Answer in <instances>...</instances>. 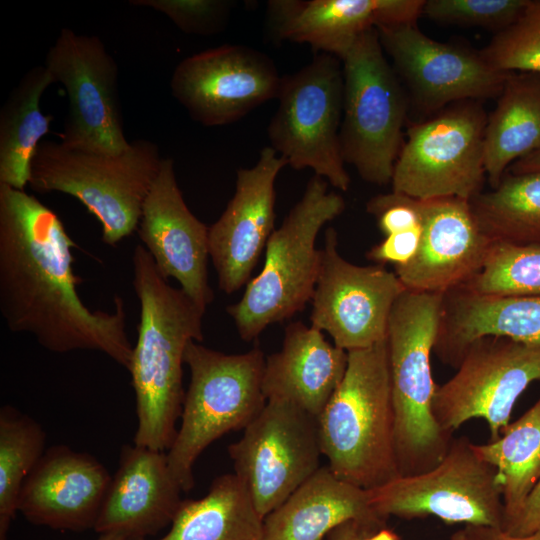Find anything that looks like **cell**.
Wrapping results in <instances>:
<instances>
[{
	"instance_id": "6da1fadb",
	"label": "cell",
	"mask_w": 540,
	"mask_h": 540,
	"mask_svg": "<svg viewBox=\"0 0 540 540\" xmlns=\"http://www.w3.org/2000/svg\"><path fill=\"white\" fill-rule=\"evenodd\" d=\"M73 247L53 210L0 183V312L8 329L54 353L101 352L128 370L133 346L124 301L115 295L113 312L84 304Z\"/></svg>"
},
{
	"instance_id": "7a4b0ae2",
	"label": "cell",
	"mask_w": 540,
	"mask_h": 540,
	"mask_svg": "<svg viewBox=\"0 0 540 540\" xmlns=\"http://www.w3.org/2000/svg\"><path fill=\"white\" fill-rule=\"evenodd\" d=\"M132 284L140 304L130 367L136 397L133 444L167 452L177 434L185 397V350L203 340L205 311L162 276L142 244L132 254Z\"/></svg>"
},
{
	"instance_id": "3957f363",
	"label": "cell",
	"mask_w": 540,
	"mask_h": 540,
	"mask_svg": "<svg viewBox=\"0 0 540 540\" xmlns=\"http://www.w3.org/2000/svg\"><path fill=\"white\" fill-rule=\"evenodd\" d=\"M334 474L365 490L400 476L387 340L348 351L345 375L318 417Z\"/></svg>"
},
{
	"instance_id": "277c9868",
	"label": "cell",
	"mask_w": 540,
	"mask_h": 540,
	"mask_svg": "<svg viewBox=\"0 0 540 540\" xmlns=\"http://www.w3.org/2000/svg\"><path fill=\"white\" fill-rule=\"evenodd\" d=\"M443 296L407 289L395 302L389 317L386 340L400 475L432 469L443 459L453 440L442 431L432 413L437 386L431 353Z\"/></svg>"
},
{
	"instance_id": "5b68a950",
	"label": "cell",
	"mask_w": 540,
	"mask_h": 540,
	"mask_svg": "<svg viewBox=\"0 0 540 540\" xmlns=\"http://www.w3.org/2000/svg\"><path fill=\"white\" fill-rule=\"evenodd\" d=\"M162 159L149 140L137 139L121 153L71 149L42 141L31 162L28 185L78 199L96 217L102 241L115 246L138 228L145 198Z\"/></svg>"
},
{
	"instance_id": "8992f818",
	"label": "cell",
	"mask_w": 540,
	"mask_h": 540,
	"mask_svg": "<svg viewBox=\"0 0 540 540\" xmlns=\"http://www.w3.org/2000/svg\"><path fill=\"white\" fill-rule=\"evenodd\" d=\"M327 187L317 175L308 181L301 199L270 236L260 273L249 281L239 302L227 307L244 341L303 310L312 299L320 267L317 235L345 209L343 197Z\"/></svg>"
},
{
	"instance_id": "52a82bcc",
	"label": "cell",
	"mask_w": 540,
	"mask_h": 540,
	"mask_svg": "<svg viewBox=\"0 0 540 540\" xmlns=\"http://www.w3.org/2000/svg\"><path fill=\"white\" fill-rule=\"evenodd\" d=\"M265 357L259 347L225 354L191 341L184 355L190 369L181 423L168 465L183 492L194 486L193 467L201 453L231 431L245 429L262 411Z\"/></svg>"
},
{
	"instance_id": "ba28073f",
	"label": "cell",
	"mask_w": 540,
	"mask_h": 540,
	"mask_svg": "<svg viewBox=\"0 0 540 540\" xmlns=\"http://www.w3.org/2000/svg\"><path fill=\"white\" fill-rule=\"evenodd\" d=\"M344 77L340 145L343 160L369 183H391L402 147L407 95L387 61L376 28L341 60Z\"/></svg>"
},
{
	"instance_id": "9c48e42d",
	"label": "cell",
	"mask_w": 540,
	"mask_h": 540,
	"mask_svg": "<svg viewBox=\"0 0 540 540\" xmlns=\"http://www.w3.org/2000/svg\"><path fill=\"white\" fill-rule=\"evenodd\" d=\"M278 106L267 134L270 147L296 170L310 168L347 191L351 179L341 153L344 77L339 58L318 53L293 74L282 76Z\"/></svg>"
},
{
	"instance_id": "30bf717a",
	"label": "cell",
	"mask_w": 540,
	"mask_h": 540,
	"mask_svg": "<svg viewBox=\"0 0 540 540\" xmlns=\"http://www.w3.org/2000/svg\"><path fill=\"white\" fill-rule=\"evenodd\" d=\"M487 118L480 101L466 100L412 124L392 175V191L417 199L470 201L486 180Z\"/></svg>"
},
{
	"instance_id": "8fae6325",
	"label": "cell",
	"mask_w": 540,
	"mask_h": 540,
	"mask_svg": "<svg viewBox=\"0 0 540 540\" xmlns=\"http://www.w3.org/2000/svg\"><path fill=\"white\" fill-rule=\"evenodd\" d=\"M373 509L385 520L434 516L445 523L502 528L504 505L497 470L476 453L467 437L453 439L432 469L400 475L367 490Z\"/></svg>"
},
{
	"instance_id": "7c38bea8",
	"label": "cell",
	"mask_w": 540,
	"mask_h": 540,
	"mask_svg": "<svg viewBox=\"0 0 540 540\" xmlns=\"http://www.w3.org/2000/svg\"><path fill=\"white\" fill-rule=\"evenodd\" d=\"M228 453L265 518L320 468L318 420L290 402L267 400Z\"/></svg>"
},
{
	"instance_id": "4fadbf2b",
	"label": "cell",
	"mask_w": 540,
	"mask_h": 540,
	"mask_svg": "<svg viewBox=\"0 0 540 540\" xmlns=\"http://www.w3.org/2000/svg\"><path fill=\"white\" fill-rule=\"evenodd\" d=\"M456 369L448 381L437 386L432 402L436 422L452 436L468 420L482 418L494 441L510 424L521 394L540 381V348L485 337L466 349Z\"/></svg>"
},
{
	"instance_id": "5bb4252c",
	"label": "cell",
	"mask_w": 540,
	"mask_h": 540,
	"mask_svg": "<svg viewBox=\"0 0 540 540\" xmlns=\"http://www.w3.org/2000/svg\"><path fill=\"white\" fill-rule=\"evenodd\" d=\"M44 66L68 97L61 144L110 154L129 148L119 106L118 66L100 38L63 28Z\"/></svg>"
},
{
	"instance_id": "9a60e30c",
	"label": "cell",
	"mask_w": 540,
	"mask_h": 540,
	"mask_svg": "<svg viewBox=\"0 0 540 540\" xmlns=\"http://www.w3.org/2000/svg\"><path fill=\"white\" fill-rule=\"evenodd\" d=\"M337 245V232L329 227L320 249L311 325L348 352L386 339L392 308L407 288L383 265L359 266L347 261Z\"/></svg>"
},
{
	"instance_id": "2e32d148",
	"label": "cell",
	"mask_w": 540,
	"mask_h": 540,
	"mask_svg": "<svg viewBox=\"0 0 540 540\" xmlns=\"http://www.w3.org/2000/svg\"><path fill=\"white\" fill-rule=\"evenodd\" d=\"M393 69L424 113L457 102L499 97L509 72L492 67L480 51L436 41L416 22L376 28Z\"/></svg>"
},
{
	"instance_id": "e0dca14e",
	"label": "cell",
	"mask_w": 540,
	"mask_h": 540,
	"mask_svg": "<svg viewBox=\"0 0 540 540\" xmlns=\"http://www.w3.org/2000/svg\"><path fill=\"white\" fill-rule=\"evenodd\" d=\"M281 80L265 53L246 45L225 44L179 62L170 89L193 120L213 127L236 122L277 98Z\"/></svg>"
},
{
	"instance_id": "ac0fdd59",
	"label": "cell",
	"mask_w": 540,
	"mask_h": 540,
	"mask_svg": "<svg viewBox=\"0 0 540 540\" xmlns=\"http://www.w3.org/2000/svg\"><path fill=\"white\" fill-rule=\"evenodd\" d=\"M286 165L275 150L264 147L253 167L237 171L234 195L209 227V255L226 294L248 281L275 230V182Z\"/></svg>"
},
{
	"instance_id": "d6986e66",
	"label": "cell",
	"mask_w": 540,
	"mask_h": 540,
	"mask_svg": "<svg viewBox=\"0 0 540 540\" xmlns=\"http://www.w3.org/2000/svg\"><path fill=\"white\" fill-rule=\"evenodd\" d=\"M137 232L159 272L172 277L203 311L213 301L208 283L209 227L186 205L174 161L163 158L143 203Z\"/></svg>"
},
{
	"instance_id": "ffe728a7",
	"label": "cell",
	"mask_w": 540,
	"mask_h": 540,
	"mask_svg": "<svg viewBox=\"0 0 540 540\" xmlns=\"http://www.w3.org/2000/svg\"><path fill=\"white\" fill-rule=\"evenodd\" d=\"M414 199L422 221L420 247L394 272L408 290L445 294L482 269L493 241L481 230L468 200Z\"/></svg>"
},
{
	"instance_id": "44dd1931",
	"label": "cell",
	"mask_w": 540,
	"mask_h": 540,
	"mask_svg": "<svg viewBox=\"0 0 540 540\" xmlns=\"http://www.w3.org/2000/svg\"><path fill=\"white\" fill-rule=\"evenodd\" d=\"M111 480L93 455L51 446L24 481L18 512L34 525L55 530L94 529Z\"/></svg>"
},
{
	"instance_id": "7402d4cb",
	"label": "cell",
	"mask_w": 540,
	"mask_h": 540,
	"mask_svg": "<svg viewBox=\"0 0 540 540\" xmlns=\"http://www.w3.org/2000/svg\"><path fill=\"white\" fill-rule=\"evenodd\" d=\"M423 5L424 0H271L266 12L276 40L306 43L342 60L363 33L416 22Z\"/></svg>"
},
{
	"instance_id": "603a6c76",
	"label": "cell",
	"mask_w": 540,
	"mask_h": 540,
	"mask_svg": "<svg viewBox=\"0 0 540 540\" xmlns=\"http://www.w3.org/2000/svg\"><path fill=\"white\" fill-rule=\"evenodd\" d=\"M182 492L166 452L133 443L123 445L93 530L145 540L171 525L183 501Z\"/></svg>"
},
{
	"instance_id": "cb8c5ba5",
	"label": "cell",
	"mask_w": 540,
	"mask_h": 540,
	"mask_svg": "<svg viewBox=\"0 0 540 540\" xmlns=\"http://www.w3.org/2000/svg\"><path fill=\"white\" fill-rule=\"evenodd\" d=\"M485 337L540 348V294L482 295L461 287L446 292L434 346L438 358L457 368L466 349Z\"/></svg>"
},
{
	"instance_id": "d4e9b609",
	"label": "cell",
	"mask_w": 540,
	"mask_h": 540,
	"mask_svg": "<svg viewBox=\"0 0 540 540\" xmlns=\"http://www.w3.org/2000/svg\"><path fill=\"white\" fill-rule=\"evenodd\" d=\"M347 363L348 352L328 342L322 331L300 321L290 323L281 349L265 360L263 393L267 400L290 402L318 419Z\"/></svg>"
},
{
	"instance_id": "484cf974",
	"label": "cell",
	"mask_w": 540,
	"mask_h": 540,
	"mask_svg": "<svg viewBox=\"0 0 540 540\" xmlns=\"http://www.w3.org/2000/svg\"><path fill=\"white\" fill-rule=\"evenodd\" d=\"M349 521L372 532L386 522L373 509L367 490L341 479L327 465L264 518L263 540H327Z\"/></svg>"
},
{
	"instance_id": "4316f807",
	"label": "cell",
	"mask_w": 540,
	"mask_h": 540,
	"mask_svg": "<svg viewBox=\"0 0 540 540\" xmlns=\"http://www.w3.org/2000/svg\"><path fill=\"white\" fill-rule=\"evenodd\" d=\"M540 148V74L509 72L484 139L486 180L495 188L517 160Z\"/></svg>"
},
{
	"instance_id": "83f0119b",
	"label": "cell",
	"mask_w": 540,
	"mask_h": 540,
	"mask_svg": "<svg viewBox=\"0 0 540 540\" xmlns=\"http://www.w3.org/2000/svg\"><path fill=\"white\" fill-rule=\"evenodd\" d=\"M264 518L234 474L215 478L208 493L183 500L169 531L157 540H263Z\"/></svg>"
},
{
	"instance_id": "f1b7e54d",
	"label": "cell",
	"mask_w": 540,
	"mask_h": 540,
	"mask_svg": "<svg viewBox=\"0 0 540 540\" xmlns=\"http://www.w3.org/2000/svg\"><path fill=\"white\" fill-rule=\"evenodd\" d=\"M54 79L43 66L31 68L0 110V183L24 190L31 162L53 117L40 109V99Z\"/></svg>"
},
{
	"instance_id": "f546056e",
	"label": "cell",
	"mask_w": 540,
	"mask_h": 540,
	"mask_svg": "<svg viewBox=\"0 0 540 540\" xmlns=\"http://www.w3.org/2000/svg\"><path fill=\"white\" fill-rule=\"evenodd\" d=\"M474 449L498 472L504 525L518 514L540 478V399L497 440L474 443Z\"/></svg>"
},
{
	"instance_id": "4dcf8cb0",
	"label": "cell",
	"mask_w": 540,
	"mask_h": 540,
	"mask_svg": "<svg viewBox=\"0 0 540 540\" xmlns=\"http://www.w3.org/2000/svg\"><path fill=\"white\" fill-rule=\"evenodd\" d=\"M469 202L493 242L540 246V172L506 173L495 188Z\"/></svg>"
},
{
	"instance_id": "1f68e13d",
	"label": "cell",
	"mask_w": 540,
	"mask_h": 540,
	"mask_svg": "<svg viewBox=\"0 0 540 540\" xmlns=\"http://www.w3.org/2000/svg\"><path fill=\"white\" fill-rule=\"evenodd\" d=\"M46 449V432L35 419L10 405L0 408V540H7L23 483Z\"/></svg>"
},
{
	"instance_id": "d6a6232c",
	"label": "cell",
	"mask_w": 540,
	"mask_h": 540,
	"mask_svg": "<svg viewBox=\"0 0 540 540\" xmlns=\"http://www.w3.org/2000/svg\"><path fill=\"white\" fill-rule=\"evenodd\" d=\"M461 288L482 295L540 294V246L493 242L482 269Z\"/></svg>"
},
{
	"instance_id": "836d02e7",
	"label": "cell",
	"mask_w": 540,
	"mask_h": 540,
	"mask_svg": "<svg viewBox=\"0 0 540 540\" xmlns=\"http://www.w3.org/2000/svg\"><path fill=\"white\" fill-rule=\"evenodd\" d=\"M480 53L499 71L540 74V0H530L521 16Z\"/></svg>"
},
{
	"instance_id": "e575fe53",
	"label": "cell",
	"mask_w": 540,
	"mask_h": 540,
	"mask_svg": "<svg viewBox=\"0 0 540 540\" xmlns=\"http://www.w3.org/2000/svg\"><path fill=\"white\" fill-rule=\"evenodd\" d=\"M530 0H427L422 15L442 24L501 32L523 13Z\"/></svg>"
},
{
	"instance_id": "d590c367",
	"label": "cell",
	"mask_w": 540,
	"mask_h": 540,
	"mask_svg": "<svg viewBox=\"0 0 540 540\" xmlns=\"http://www.w3.org/2000/svg\"><path fill=\"white\" fill-rule=\"evenodd\" d=\"M130 3L159 11L183 32L196 35L220 32L233 6L227 0H132Z\"/></svg>"
},
{
	"instance_id": "8d00e7d4",
	"label": "cell",
	"mask_w": 540,
	"mask_h": 540,
	"mask_svg": "<svg viewBox=\"0 0 540 540\" xmlns=\"http://www.w3.org/2000/svg\"><path fill=\"white\" fill-rule=\"evenodd\" d=\"M421 237L422 224L414 229L385 236L367 252V258L378 265L392 264L394 268L404 266L417 254Z\"/></svg>"
},
{
	"instance_id": "74e56055",
	"label": "cell",
	"mask_w": 540,
	"mask_h": 540,
	"mask_svg": "<svg viewBox=\"0 0 540 540\" xmlns=\"http://www.w3.org/2000/svg\"><path fill=\"white\" fill-rule=\"evenodd\" d=\"M502 529L515 536H524L540 530V478L518 514L506 522Z\"/></svg>"
},
{
	"instance_id": "f35d334b",
	"label": "cell",
	"mask_w": 540,
	"mask_h": 540,
	"mask_svg": "<svg viewBox=\"0 0 540 540\" xmlns=\"http://www.w3.org/2000/svg\"><path fill=\"white\" fill-rule=\"evenodd\" d=\"M469 540H540V530L524 536H515L502 528L492 526H465Z\"/></svg>"
},
{
	"instance_id": "ab89813d",
	"label": "cell",
	"mask_w": 540,
	"mask_h": 540,
	"mask_svg": "<svg viewBox=\"0 0 540 540\" xmlns=\"http://www.w3.org/2000/svg\"><path fill=\"white\" fill-rule=\"evenodd\" d=\"M372 533L374 532L363 525L355 521H349L331 531L327 536V540H363Z\"/></svg>"
},
{
	"instance_id": "60d3db41",
	"label": "cell",
	"mask_w": 540,
	"mask_h": 540,
	"mask_svg": "<svg viewBox=\"0 0 540 540\" xmlns=\"http://www.w3.org/2000/svg\"><path fill=\"white\" fill-rule=\"evenodd\" d=\"M540 172V148L514 162L506 173L519 174Z\"/></svg>"
},
{
	"instance_id": "b9f144b4",
	"label": "cell",
	"mask_w": 540,
	"mask_h": 540,
	"mask_svg": "<svg viewBox=\"0 0 540 540\" xmlns=\"http://www.w3.org/2000/svg\"><path fill=\"white\" fill-rule=\"evenodd\" d=\"M363 540H401L399 535L393 530L383 527L372 534L367 535Z\"/></svg>"
},
{
	"instance_id": "7bdbcfd3",
	"label": "cell",
	"mask_w": 540,
	"mask_h": 540,
	"mask_svg": "<svg viewBox=\"0 0 540 540\" xmlns=\"http://www.w3.org/2000/svg\"><path fill=\"white\" fill-rule=\"evenodd\" d=\"M96 540H127V539L120 534L106 533V534H99V537Z\"/></svg>"
},
{
	"instance_id": "ee69618b",
	"label": "cell",
	"mask_w": 540,
	"mask_h": 540,
	"mask_svg": "<svg viewBox=\"0 0 540 540\" xmlns=\"http://www.w3.org/2000/svg\"><path fill=\"white\" fill-rule=\"evenodd\" d=\"M449 540H469L467 531L465 528L460 529L452 534Z\"/></svg>"
}]
</instances>
